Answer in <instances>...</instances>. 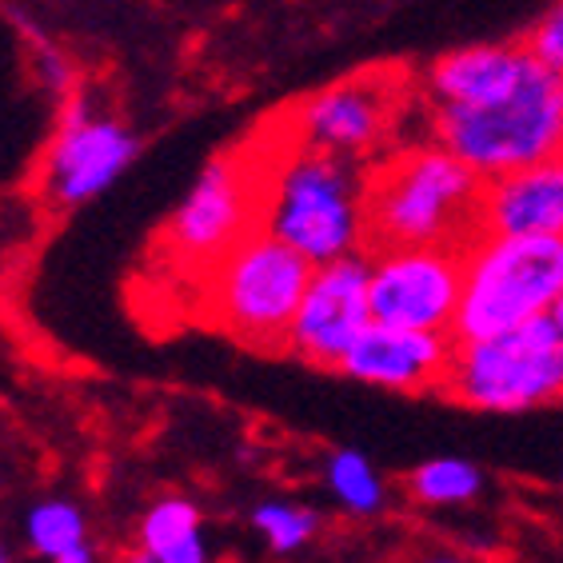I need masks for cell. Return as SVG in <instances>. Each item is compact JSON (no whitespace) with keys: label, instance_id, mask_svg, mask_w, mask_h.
Listing matches in <instances>:
<instances>
[{"label":"cell","instance_id":"cell-1","mask_svg":"<svg viewBox=\"0 0 563 563\" xmlns=\"http://www.w3.org/2000/svg\"><path fill=\"white\" fill-rule=\"evenodd\" d=\"M479 180L460 156L432 136L384 152L364 173V228L368 249L455 244L476 236Z\"/></svg>","mask_w":563,"mask_h":563},{"label":"cell","instance_id":"cell-2","mask_svg":"<svg viewBox=\"0 0 563 563\" xmlns=\"http://www.w3.org/2000/svg\"><path fill=\"white\" fill-rule=\"evenodd\" d=\"M261 228L308 264L352 256L368 244L364 173L356 161L280 136L276 152L264 161Z\"/></svg>","mask_w":563,"mask_h":563},{"label":"cell","instance_id":"cell-3","mask_svg":"<svg viewBox=\"0 0 563 563\" xmlns=\"http://www.w3.org/2000/svg\"><path fill=\"white\" fill-rule=\"evenodd\" d=\"M428 136L479 180L540 164L563 152V73L543 60L488 104H428Z\"/></svg>","mask_w":563,"mask_h":563},{"label":"cell","instance_id":"cell-4","mask_svg":"<svg viewBox=\"0 0 563 563\" xmlns=\"http://www.w3.org/2000/svg\"><path fill=\"white\" fill-rule=\"evenodd\" d=\"M460 308L452 320V340H479L504 328L552 316L563 296V236L536 232H488L464 249Z\"/></svg>","mask_w":563,"mask_h":563},{"label":"cell","instance_id":"cell-5","mask_svg":"<svg viewBox=\"0 0 563 563\" xmlns=\"http://www.w3.org/2000/svg\"><path fill=\"white\" fill-rule=\"evenodd\" d=\"M444 396L472 412L523 416L563 400V332L552 316L479 340H452Z\"/></svg>","mask_w":563,"mask_h":563},{"label":"cell","instance_id":"cell-6","mask_svg":"<svg viewBox=\"0 0 563 563\" xmlns=\"http://www.w3.org/2000/svg\"><path fill=\"white\" fill-rule=\"evenodd\" d=\"M312 264L264 228H252L200 272L208 320L249 347H284Z\"/></svg>","mask_w":563,"mask_h":563},{"label":"cell","instance_id":"cell-7","mask_svg":"<svg viewBox=\"0 0 563 563\" xmlns=\"http://www.w3.org/2000/svg\"><path fill=\"white\" fill-rule=\"evenodd\" d=\"M264 161L217 156L200 168L161 232V252L188 272H208L236 240L261 228Z\"/></svg>","mask_w":563,"mask_h":563},{"label":"cell","instance_id":"cell-8","mask_svg":"<svg viewBox=\"0 0 563 563\" xmlns=\"http://www.w3.org/2000/svg\"><path fill=\"white\" fill-rule=\"evenodd\" d=\"M408 85L396 73H360L320 88L296 104L288 136L308 148L332 152L344 161H368L388 148L400 129Z\"/></svg>","mask_w":563,"mask_h":563},{"label":"cell","instance_id":"cell-9","mask_svg":"<svg viewBox=\"0 0 563 563\" xmlns=\"http://www.w3.org/2000/svg\"><path fill=\"white\" fill-rule=\"evenodd\" d=\"M464 252L455 244H404L372 249L368 303L372 320L420 332H448L460 308Z\"/></svg>","mask_w":563,"mask_h":563},{"label":"cell","instance_id":"cell-10","mask_svg":"<svg viewBox=\"0 0 563 563\" xmlns=\"http://www.w3.org/2000/svg\"><path fill=\"white\" fill-rule=\"evenodd\" d=\"M141 156V132L92 104H68L44 156V196L56 208H80L104 196Z\"/></svg>","mask_w":563,"mask_h":563},{"label":"cell","instance_id":"cell-11","mask_svg":"<svg viewBox=\"0 0 563 563\" xmlns=\"http://www.w3.org/2000/svg\"><path fill=\"white\" fill-rule=\"evenodd\" d=\"M372 324L368 256L352 252L328 264H312L308 288L292 316L284 347L316 368H336L356 336Z\"/></svg>","mask_w":563,"mask_h":563},{"label":"cell","instance_id":"cell-12","mask_svg":"<svg viewBox=\"0 0 563 563\" xmlns=\"http://www.w3.org/2000/svg\"><path fill=\"white\" fill-rule=\"evenodd\" d=\"M452 336L372 320L336 364L340 376L379 391H432L444 384Z\"/></svg>","mask_w":563,"mask_h":563},{"label":"cell","instance_id":"cell-13","mask_svg":"<svg viewBox=\"0 0 563 563\" xmlns=\"http://www.w3.org/2000/svg\"><path fill=\"white\" fill-rule=\"evenodd\" d=\"M540 56L528 41H484L448 48L423 68V100L428 104H488L516 88Z\"/></svg>","mask_w":563,"mask_h":563},{"label":"cell","instance_id":"cell-14","mask_svg":"<svg viewBox=\"0 0 563 563\" xmlns=\"http://www.w3.org/2000/svg\"><path fill=\"white\" fill-rule=\"evenodd\" d=\"M476 224L488 232L563 236V152L484 180Z\"/></svg>","mask_w":563,"mask_h":563},{"label":"cell","instance_id":"cell-15","mask_svg":"<svg viewBox=\"0 0 563 563\" xmlns=\"http://www.w3.org/2000/svg\"><path fill=\"white\" fill-rule=\"evenodd\" d=\"M136 548L148 555V563H208L205 516L185 496L156 499L144 511Z\"/></svg>","mask_w":563,"mask_h":563},{"label":"cell","instance_id":"cell-16","mask_svg":"<svg viewBox=\"0 0 563 563\" xmlns=\"http://www.w3.org/2000/svg\"><path fill=\"white\" fill-rule=\"evenodd\" d=\"M324 484L347 516H379L388 508V488H384L376 464L356 448H340L328 455Z\"/></svg>","mask_w":563,"mask_h":563},{"label":"cell","instance_id":"cell-17","mask_svg":"<svg viewBox=\"0 0 563 563\" xmlns=\"http://www.w3.org/2000/svg\"><path fill=\"white\" fill-rule=\"evenodd\" d=\"M408 492L423 508H460L484 492V472L464 455H435L408 476Z\"/></svg>","mask_w":563,"mask_h":563},{"label":"cell","instance_id":"cell-18","mask_svg":"<svg viewBox=\"0 0 563 563\" xmlns=\"http://www.w3.org/2000/svg\"><path fill=\"white\" fill-rule=\"evenodd\" d=\"M24 536L41 560H60L65 552L88 543V523L85 511L76 508L73 499H41L24 516Z\"/></svg>","mask_w":563,"mask_h":563},{"label":"cell","instance_id":"cell-19","mask_svg":"<svg viewBox=\"0 0 563 563\" xmlns=\"http://www.w3.org/2000/svg\"><path fill=\"white\" fill-rule=\"evenodd\" d=\"M320 523H324L320 511L292 504V499H264L261 508L252 511V528L261 531L272 555H296L300 548H308Z\"/></svg>","mask_w":563,"mask_h":563},{"label":"cell","instance_id":"cell-20","mask_svg":"<svg viewBox=\"0 0 563 563\" xmlns=\"http://www.w3.org/2000/svg\"><path fill=\"white\" fill-rule=\"evenodd\" d=\"M523 41H528V48L540 56L543 65L563 73V0H552L540 12V21L531 24V33Z\"/></svg>","mask_w":563,"mask_h":563},{"label":"cell","instance_id":"cell-21","mask_svg":"<svg viewBox=\"0 0 563 563\" xmlns=\"http://www.w3.org/2000/svg\"><path fill=\"white\" fill-rule=\"evenodd\" d=\"M53 563H100V560H97V552H92V543H80V548H73V552H65Z\"/></svg>","mask_w":563,"mask_h":563},{"label":"cell","instance_id":"cell-22","mask_svg":"<svg viewBox=\"0 0 563 563\" xmlns=\"http://www.w3.org/2000/svg\"><path fill=\"white\" fill-rule=\"evenodd\" d=\"M423 563H467V560H460V555H432V560H423Z\"/></svg>","mask_w":563,"mask_h":563},{"label":"cell","instance_id":"cell-23","mask_svg":"<svg viewBox=\"0 0 563 563\" xmlns=\"http://www.w3.org/2000/svg\"><path fill=\"white\" fill-rule=\"evenodd\" d=\"M552 320H555V324H560V332H563V296H560V303H555V308H552Z\"/></svg>","mask_w":563,"mask_h":563},{"label":"cell","instance_id":"cell-24","mask_svg":"<svg viewBox=\"0 0 563 563\" xmlns=\"http://www.w3.org/2000/svg\"><path fill=\"white\" fill-rule=\"evenodd\" d=\"M0 563H9V552H4V548H0Z\"/></svg>","mask_w":563,"mask_h":563}]
</instances>
